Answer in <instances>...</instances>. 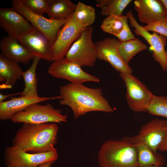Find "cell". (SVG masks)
I'll list each match as a JSON object with an SVG mask.
<instances>
[{
	"instance_id": "23",
	"label": "cell",
	"mask_w": 167,
	"mask_h": 167,
	"mask_svg": "<svg viewBox=\"0 0 167 167\" xmlns=\"http://www.w3.org/2000/svg\"><path fill=\"white\" fill-rule=\"evenodd\" d=\"M147 48L146 45L137 38L120 42L119 50L120 55L127 64L137 53Z\"/></svg>"
},
{
	"instance_id": "16",
	"label": "cell",
	"mask_w": 167,
	"mask_h": 167,
	"mask_svg": "<svg viewBox=\"0 0 167 167\" xmlns=\"http://www.w3.org/2000/svg\"><path fill=\"white\" fill-rule=\"evenodd\" d=\"M134 8L140 22L147 24L167 20V12L161 0H136Z\"/></svg>"
},
{
	"instance_id": "25",
	"label": "cell",
	"mask_w": 167,
	"mask_h": 167,
	"mask_svg": "<svg viewBox=\"0 0 167 167\" xmlns=\"http://www.w3.org/2000/svg\"><path fill=\"white\" fill-rule=\"evenodd\" d=\"M147 112L167 118V97L153 95L147 107Z\"/></svg>"
},
{
	"instance_id": "22",
	"label": "cell",
	"mask_w": 167,
	"mask_h": 167,
	"mask_svg": "<svg viewBox=\"0 0 167 167\" xmlns=\"http://www.w3.org/2000/svg\"><path fill=\"white\" fill-rule=\"evenodd\" d=\"M41 59L35 56L30 67L26 71H23L22 77L24 80L25 86L23 90L19 93L21 96L30 97L39 96L37 93V80L36 70L38 62Z\"/></svg>"
},
{
	"instance_id": "26",
	"label": "cell",
	"mask_w": 167,
	"mask_h": 167,
	"mask_svg": "<svg viewBox=\"0 0 167 167\" xmlns=\"http://www.w3.org/2000/svg\"><path fill=\"white\" fill-rule=\"evenodd\" d=\"M131 0H106L104 6L101 9L102 15L121 16L125 8Z\"/></svg>"
},
{
	"instance_id": "4",
	"label": "cell",
	"mask_w": 167,
	"mask_h": 167,
	"mask_svg": "<svg viewBox=\"0 0 167 167\" xmlns=\"http://www.w3.org/2000/svg\"><path fill=\"white\" fill-rule=\"evenodd\" d=\"M67 120V114H63L60 109L54 108L49 103L42 105L38 103L29 105L11 119L14 123L32 124L60 123L66 122Z\"/></svg>"
},
{
	"instance_id": "3",
	"label": "cell",
	"mask_w": 167,
	"mask_h": 167,
	"mask_svg": "<svg viewBox=\"0 0 167 167\" xmlns=\"http://www.w3.org/2000/svg\"><path fill=\"white\" fill-rule=\"evenodd\" d=\"M97 159L101 167H138L136 147L130 137L105 141L98 152Z\"/></svg>"
},
{
	"instance_id": "20",
	"label": "cell",
	"mask_w": 167,
	"mask_h": 167,
	"mask_svg": "<svg viewBox=\"0 0 167 167\" xmlns=\"http://www.w3.org/2000/svg\"><path fill=\"white\" fill-rule=\"evenodd\" d=\"M76 6L70 0H49L46 13L49 19H66L73 15Z\"/></svg>"
},
{
	"instance_id": "29",
	"label": "cell",
	"mask_w": 167,
	"mask_h": 167,
	"mask_svg": "<svg viewBox=\"0 0 167 167\" xmlns=\"http://www.w3.org/2000/svg\"><path fill=\"white\" fill-rule=\"evenodd\" d=\"M143 27L148 32L153 31L167 37V20L155 21Z\"/></svg>"
},
{
	"instance_id": "28",
	"label": "cell",
	"mask_w": 167,
	"mask_h": 167,
	"mask_svg": "<svg viewBox=\"0 0 167 167\" xmlns=\"http://www.w3.org/2000/svg\"><path fill=\"white\" fill-rule=\"evenodd\" d=\"M23 4L32 12L40 15L46 13L49 0H21Z\"/></svg>"
},
{
	"instance_id": "27",
	"label": "cell",
	"mask_w": 167,
	"mask_h": 167,
	"mask_svg": "<svg viewBox=\"0 0 167 167\" xmlns=\"http://www.w3.org/2000/svg\"><path fill=\"white\" fill-rule=\"evenodd\" d=\"M122 15L108 16L102 21L101 26V29L103 31L116 36L123 28Z\"/></svg>"
},
{
	"instance_id": "9",
	"label": "cell",
	"mask_w": 167,
	"mask_h": 167,
	"mask_svg": "<svg viewBox=\"0 0 167 167\" xmlns=\"http://www.w3.org/2000/svg\"><path fill=\"white\" fill-rule=\"evenodd\" d=\"M48 72L54 78L64 79L74 84L100 81L97 77L85 72L81 66L65 58L53 61L49 67Z\"/></svg>"
},
{
	"instance_id": "8",
	"label": "cell",
	"mask_w": 167,
	"mask_h": 167,
	"mask_svg": "<svg viewBox=\"0 0 167 167\" xmlns=\"http://www.w3.org/2000/svg\"><path fill=\"white\" fill-rule=\"evenodd\" d=\"M12 8L22 14L36 29L44 34L53 45L58 33L68 19L55 20L35 13L26 7L21 0H12Z\"/></svg>"
},
{
	"instance_id": "31",
	"label": "cell",
	"mask_w": 167,
	"mask_h": 167,
	"mask_svg": "<svg viewBox=\"0 0 167 167\" xmlns=\"http://www.w3.org/2000/svg\"><path fill=\"white\" fill-rule=\"evenodd\" d=\"M158 150L162 152L167 151V133L163 140L158 147Z\"/></svg>"
},
{
	"instance_id": "34",
	"label": "cell",
	"mask_w": 167,
	"mask_h": 167,
	"mask_svg": "<svg viewBox=\"0 0 167 167\" xmlns=\"http://www.w3.org/2000/svg\"><path fill=\"white\" fill-rule=\"evenodd\" d=\"M161 1L164 5L167 12V0H161Z\"/></svg>"
},
{
	"instance_id": "32",
	"label": "cell",
	"mask_w": 167,
	"mask_h": 167,
	"mask_svg": "<svg viewBox=\"0 0 167 167\" xmlns=\"http://www.w3.org/2000/svg\"><path fill=\"white\" fill-rule=\"evenodd\" d=\"M19 95V92L17 93H14L13 94H9L8 95H3L2 93H0V103L4 101V100L9 97L15 96V95Z\"/></svg>"
},
{
	"instance_id": "19",
	"label": "cell",
	"mask_w": 167,
	"mask_h": 167,
	"mask_svg": "<svg viewBox=\"0 0 167 167\" xmlns=\"http://www.w3.org/2000/svg\"><path fill=\"white\" fill-rule=\"evenodd\" d=\"M23 71L18 63L4 58L0 54V81L11 88L22 77Z\"/></svg>"
},
{
	"instance_id": "35",
	"label": "cell",
	"mask_w": 167,
	"mask_h": 167,
	"mask_svg": "<svg viewBox=\"0 0 167 167\" xmlns=\"http://www.w3.org/2000/svg\"><path fill=\"white\" fill-rule=\"evenodd\" d=\"M148 167H163V166L158 165H154L150 166Z\"/></svg>"
},
{
	"instance_id": "14",
	"label": "cell",
	"mask_w": 167,
	"mask_h": 167,
	"mask_svg": "<svg viewBox=\"0 0 167 167\" xmlns=\"http://www.w3.org/2000/svg\"><path fill=\"white\" fill-rule=\"evenodd\" d=\"M120 42L113 38H107L98 41L96 47L97 58L109 63L118 72L132 73L131 68L123 59L119 50Z\"/></svg>"
},
{
	"instance_id": "30",
	"label": "cell",
	"mask_w": 167,
	"mask_h": 167,
	"mask_svg": "<svg viewBox=\"0 0 167 167\" xmlns=\"http://www.w3.org/2000/svg\"><path fill=\"white\" fill-rule=\"evenodd\" d=\"M123 26L121 31L116 36L119 41L123 42L135 38L128 24V17L126 15L122 16Z\"/></svg>"
},
{
	"instance_id": "36",
	"label": "cell",
	"mask_w": 167,
	"mask_h": 167,
	"mask_svg": "<svg viewBox=\"0 0 167 167\" xmlns=\"http://www.w3.org/2000/svg\"><path fill=\"white\" fill-rule=\"evenodd\" d=\"M166 54H167V50L166 51Z\"/></svg>"
},
{
	"instance_id": "24",
	"label": "cell",
	"mask_w": 167,
	"mask_h": 167,
	"mask_svg": "<svg viewBox=\"0 0 167 167\" xmlns=\"http://www.w3.org/2000/svg\"><path fill=\"white\" fill-rule=\"evenodd\" d=\"M73 16L79 25L86 28L91 26L94 22L96 17L95 11L92 6L79 2Z\"/></svg>"
},
{
	"instance_id": "11",
	"label": "cell",
	"mask_w": 167,
	"mask_h": 167,
	"mask_svg": "<svg viewBox=\"0 0 167 167\" xmlns=\"http://www.w3.org/2000/svg\"><path fill=\"white\" fill-rule=\"evenodd\" d=\"M85 28L77 24L73 14L68 19L59 31L56 39L52 45L53 61L65 58L72 43L78 38Z\"/></svg>"
},
{
	"instance_id": "15",
	"label": "cell",
	"mask_w": 167,
	"mask_h": 167,
	"mask_svg": "<svg viewBox=\"0 0 167 167\" xmlns=\"http://www.w3.org/2000/svg\"><path fill=\"white\" fill-rule=\"evenodd\" d=\"M18 41L34 57L49 62L53 61L52 45L47 37L36 29L24 35Z\"/></svg>"
},
{
	"instance_id": "1",
	"label": "cell",
	"mask_w": 167,
	"mask_h": 167,
	"mask_svg": "<svg viewBox=\"0 0 167 167\" xmlns=\"http://www.w3.org/2000/svg\"><path fill=\"white\" fill-rule=\"evenodd\" d=\"M59 94L60 104L70 107L75 119L90 112L113 111L100 88H91L83 84L71 83L61 86Z\"/></svg>"
},
{
	"instance_id": "7",
	"label": "cell",
	"mask_w": 167,
	"mask_h": 167,
	"mask_svg": "<svg viewBox=\"0 0 167 167\" xmlns=\"http://www.w3.org/2000/svg\"><path fill=\"white\" fill-rule=\"evenodd\" d=\"M126 89V98L129 108L135 112H147V107L153 95L142 82L132 74L119 72Z\"/></svg>"
},
{
	"instance_id": "2",
	"label": "cell",
	"mask_w": 167,
	"mask_h": 167,
	"mask_svg": "<svg viewBox=\"0 0 167 167\" xmlns=\"http://www.w3.org/2000/svg\"><path fill=\"white\" fill-rule=\"evenodd\" d=\"M58 129L56 123H23L13 139L12 145L28 152H49L55 148Z\"/></svg>"
},
{
	"instance_id": "12",
	"label": "cell",
	"mask_w": 167,
	"mask_h": 167,
	"mask_svg": "<svg viewBox=\"0 0 167 167\" xmlns=\"http://www.w3.org/2000/svg\"><path fill=\"white\" fill-rule=\"evenodd\" d=\"M0 27L8 36L18 40L36 28L13 8L0 9Z\"/></svg>"
},
{
	"instance_id": "13",
	"label": "cell",
	"mask_w": 167,
	"mask_h": 167,
	"mask_svg": "<svg viewBox=\"0 0 167 167\" xmlns=\"http://www.w3.org/2000/svg\"><path fill=\"white\" fill-rule=\"evenodd\" d=\"M167 133V120L156 118L144 124L138 135L130 138L134 143L145 144L156 153Z\"/></svg>"
},
{
	"instance_id": "18",
	"label": "cell",
	"mask_w": 167,
	"mask_h": 167,
	"mask_svg": "<svg viewBox=\"0 0 167 167\" xmlns=\"http://www.w3.org/2000/svg\"><path fill=\"white\" fill-rule=\"evenodd\" d=\"M0 49L4 58L18 63L27 64L34 57L18 40L8 35L1 39Z\"/></svg>"
},
{
	"instance_id": "21",
	"label": "cell",
	"mask_w": 167,
	"mask_h": 167,
	"mask_svg": "<svg viewBox=\"0 0 167 167\" xmlns=\"http://www.w3.org/2000/svg\"><path fill=\"white\" fill-rule=\"evenodd\" d=\"M135 144L137 151L138 167H148L154 165L163 166L165 164V159L162 154L155 153L143 143Z\"/></svg>"
},
{
	"instance_id": "6",
	"label": "cell",
	"mask_w": 167,
	"mask_h": 167,
	"mask_svg": "<svg viewBox=\"0 0 167 167\" xmlns=\"http://www.w3.org/2000/svg\"><path fill=\"white\" fill-rule=\"evenodd\" d=\"M58 157L56 148L44 152L29 153L12 145L7 146L4 151L6 167H38L45 162H55Z\"/></svg>"
},
{
	"instance_id": "5",
	"label": "cell",
	"mask_w": 167,
	"mask_h": 167,
	"mask_svg": "<svg viewBox=\"0 0 167 167\" xmlns=\"http://www.w3.org/2000/svg\"><path fill=\"white\" fill-rule=\"evenodd\" d=\"M93 28L87 27L72 44L65 58L80 66H91L97 58L96 47L92 40Z\"/></svg>"
},
{
	"instance_id": "17",
	"label": "cell",
	"mask_w": 167,
	"mask_h": 167,
	"mask_svg": "<svg viewBox=\"0 0 167 167\" xmlns=\"http://www.w3.org/2000/svg\"><path fill=\"white\" fill-rule=\"evenodd\" d=\"M61 98L60 96L51 97H30L21 96L19 97L11 98L10 100L0 103V120H11L15 114L24 110L32 104Z\"/></svg>"
},
{
	"instance_id": "33",
	"label": "cell",
	"mask_w": 167,
	"mask_h": 167,
	"mask_svg": "<svg viewBox=\"0 0 167 167\" xmlns=\"http://www.w3.org/2000/svg\"><path fill=\"white\" fill-rule=\"evenodd\" d=\"M54 161H49L44 162L40 165L38 167H51L54 163Z\"/></svg>"
},
{
	"instance_id": "10",
	"label": "cell",
	"mask_w": 167,
	"mask_h": 167,
	"mask_svg": "<svg viewBox=\"0 0 167 167\" xmlns=\"http://www.w3.org/2000/svg\"><path fill=\"white\" fill-rule=\"evenodd\" d=\"M126 15L131 25L135 28V34L142 36L147 41L150 45V49L153 51V59L159 64L163 70L167 71V55L165 49L166 37L155 32L150 33L146 31L138 24L131 11H128Z\"/></svg>"
}]
</instances>
